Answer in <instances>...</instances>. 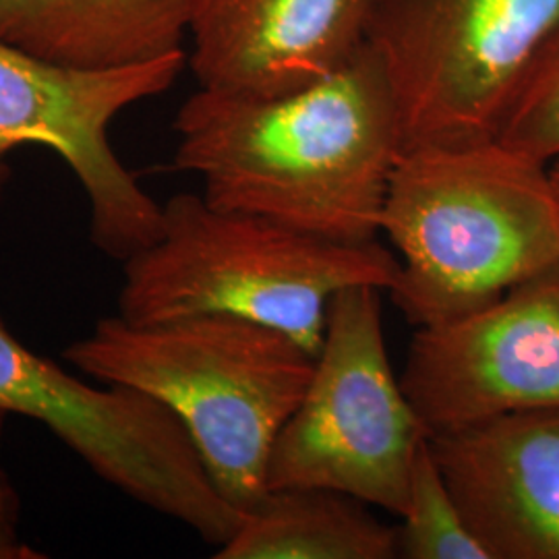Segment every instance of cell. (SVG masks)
I'll return each mask as SVG.
<instances>
[{
    "label": "cell",
    "instance_id": "6da1fadb",
    "mask_svg": "<svg viewBox=\"0 0 559 559\" xmlns=\"http://www.w3.org/2000/svg\"><path fill=\"white\" fill-rule=\"evenodd\" d=\"M175 164L203 200L342 242L380 237L402 154L399 106L371 44L336 73L282 96L200 87L175 119Z\"/></svg>",
    "mask_w": 559,
    "mask_h": 559
},
{
    "label": "cell",
    "instance_id": "7a4b0ae2",
    "mask_svg": "<svg viewBox=\"0 0 559 559\" xmlns=\"http://www.w3.org/2000/svg\"><path fill=\"white\" fill-rule=\"evenodd\" d=\"M380 235L400 253L388 290L408 323L454 320L559 261L549 164L500 141L404 150Z\"/></svg>",
    "mask_w": 559,
    "mask_h": 559
},
{
    "label": "cell",
    "instance_id": "3957f363",
    "mask_svg": "<svg viewBox=\"0 0 559 559\" xmlns=\"http://www.w3.org/2000/svg\"><path fill=\"white\" fill-rule=\"evenodd\" d=\"M64 360L166 404L187 427L222 498L242 516L267 493V460L311 380L316 355L233 313L131 323L104 318Z\"/></svg>",
    "mask_w": 559,
    "mask_h": 559
},
{
    "label": "cell",
    "instance_id": "277c9868",
    "mask_svg": "<svg viewBox=\"0 0 559 559\" xmlns=\"http://www.w3.org/2000/svg\"><path fill=\"white\" fill-rule=\"evenodd\" d=\"M400 260L380 240L342 242L179 193L160 237L122 261L119 316L131 323L233 313L272 325L318 355L342 288L390 290Z\"/></svg>",
    "mask_w": 559,
    "mask_h": 559
},
{
    "label": "cell",
    "instance_id": "5b68a950",
    "mask_svg": "<svg viewBox=\"0 0 559 559\" xmlns=\"http://www.w3.org/2000/svg\"><path fill=\"white\" fill-rule=\"evenodd\" d=\"M427 438L390 362L381 288H342L311 380L272 445L267 491L323 487L400 516Z\"/></svg>",
    "mask_w": 559,
    "mask_h": 559
},
{
    "label": "cell",
    "instance_id": "8992f818",
    "mask_svg": "<svg viewBox=\"0 0 559 559\" xmlns=\"http://www.w3.org/2000/svg\"><path fill=\"white\" fill-rule=\"evenodd\" d=\"M558 29L559 0H380L369 44L396 96L402 152L496 140Z\"/></svg>",
    "mask_w": 559,
    "mask_h": 559
},
{
    "label": "cell",
    "instance_id": "52a82bcc",
    "mask_svg": "<svg viewBox=\"0 0 559 559\" xmlns=\"http://www.w3.org/2000/svg\"><path fill=\"white\" fill-rule=\"evenodd\" d=\"M0 413L40 420L98 477L131 500L222 547L242 514L222 498L195 441L160 400L92 385L27 348L0 318Z\"/></svg>",
    "mask_w": 559,
    "mask_h": 559
},
{
    "label": "cell",
    "instance_id": "ba28073f",
    "mask_svg": "<svg viewBox=\"0 0 559 559\" xmlns=\"http://www.w3.org/2000/svg\"><path fill=\"white\" fill-rule=\"evenodd\" d=\"M187 52L120 69L85 71L38 59L0 38V205L9 156L41 145L67 162L90 201V239L127 261L160 237L162 205L120 162L108 129L122 110L179 80Z\"/></svg>",
    "mask_w": 559,
    "mask_h": 559
},
{
    "label": "cell",
    "instance_id": "9c48e42d",
    "mask_svg": "<svg viewBox=\"0 0 559 559\" xmlns=\"http://www.w3.org/2000/svg\"><path fill=\"white\" fill-rule=\"evenodd\" d=\"M400 383L429 436L559 408V261L471 313L417 328Z\"/></svg>",
    "mask_w": 559,
    "mask_h": 559
},
{
    "label": "cell",
    "instance_id": "30bf717a",
    "mask_svg": "<svg viewBox=\"0 0 559 559\" xmlns=\"http://www.w3.org/2000/svg\"><path fill=\"white\" fill-rule=\"evenodd\" d=\"M380 0H185L187 64L203 90L282 96L369 44Z\"/></svg>",
    "mask_w": 559,
    "mask_h": 559
},
{
    "label": "cell",
    "instance_id": "8fae6325",
    "mask_svg": "<svg viewBox=\"0 0 559 559\" xmlns=\"http://www.w3.org/2000/svg\"><path fill=\"white\" fill-rule=\"evenodd\" d=\"M429 445L489 559H559V408L471 423Z\"/></svg>",
    "mask_w": 559,
    "mask_h": 559
},
{
    "label": "cell",
    "instance_id": "7c38bea8",
    "mask_svg": "<svg viewBox=\"0 0 559 559\" xmlns=\"http://www.w3.org/2000/svg\"><path fill=\"white\" fill-rule=\"evenodd\" d=\"M0 38L69 69L131 67L185 52V0H0Z\"/></svg>",
    "mask_w": 559,
    "mask_h": 559
},
{
    "label": "cell",
    "instance_id": "4fadbf2b",
    "mask_svg": "<svg viewBox=\"0 0 559 559\" xmlns=\"http://www.w3.org/2000/svg\"><path fill=\"white\" fill-rule=\"evenodd\" d=\"M373 506L323 487L270 489L218 559H396V528Z\"/></svg>",
    "mask_w": 559,
    "mask_h": 559
},
{
    "label": "cell",
    "instance_id": "5bb4252c",
    "mask_svg": "<svg viewBox=\"0 0 559 559\" xmlns=\"http://www.w3.org/2000/svg\"><path fill=\"white\" fill-rule=\"evenodd\" d=\"M396 526V551L402 559H489L460 512L429 438L413 464L406 508Z\"/></svg>",
    "mask_w": 559,
    "mask_h": 559
},
{
    "label": "cell",
    "instance_id": "9a60e30c",
    "mask_svg": "<svg viewBox=\"0 0 559 559\" xmlns=\"http://www.w3.org/2000/svg\"><path fill=\"white\" fill-rule=\"evenodd\" d=\"M496 141L543 164L559 160V29L508 102Z\"/></svg>",
    "mask_w": 559,
    "mask_h": 559
},
{
    "label": "cell",
    "instance_id": "2e32d148",
    "mask_svg": "<svg viewBox=\"0 0 559 559\" xmlns=\"http://www.w3.org/2000/svg\"><path fill=\"white\" fill-rule=\"evenodd\" d=\"M7 419L9 415L0 413V448H2ZM20 512V493L0 460V559L44 558L41 554H36L32 547H27L20 539V533H17Z\"/></svg>",
    "mask_w": 559,
    "mask_h": 559
},
{
    "label": "cell",
    "instance_id": "e0dca14e",
    "mask_svg": "<svg viewBox=\"0 0 559 559\" xmlns=\"http://www.w3.org/2000/svg\"><path fill=\"white\" fill-rule=\"evenodd\" d=\"M549 170H551V179H554V185H556L559 193V160L549 164Z\"/></svg>",
    "mask_w": 559,
    "mask_h": 559
}]
</instances>
